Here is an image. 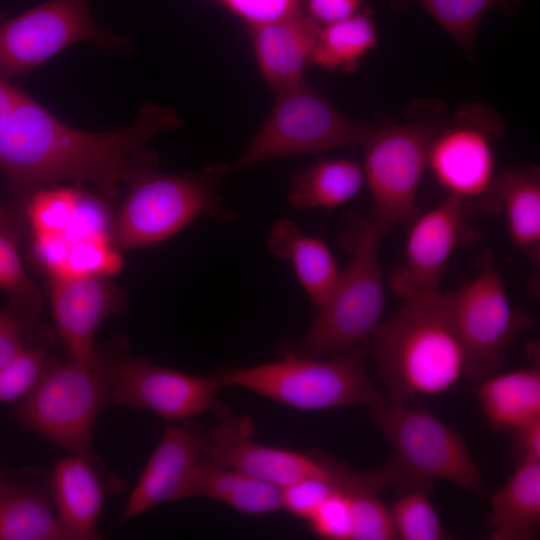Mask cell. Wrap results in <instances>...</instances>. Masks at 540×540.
I'll return each instance as SVG.
<instances>
[{"label": "cell", "instance_id": "obj_12", "mask_svg": "<svg viewBox=\"0 0 540 540\" xmlns=\"http://www.w3.org/2000/svg\"><path fill=\"white\" fill-rule=\"evenodd\" d=\"M452 293L453 312L466 353L465 378L481 381L502 363L522 317L504 279L487 258L477 274Z\"/></svg>", "mask_w": 540, "mask_h": 540}, {"label": "cell", "instance_id": "obj_35", "mask_svg": "<svg viewBox=\"0 0 540 540\" xmlns=\"http://www.w3.org/2000/svg\"><path fill=\"white\" fill-rule=\"evenodd\" d=\"M319 537L351 540L352 516L349 492L338 491L325 500L306 520Z\"/></svg>", "mask_w": 540, "mask_h": 540}, {"label": "cell", "instance_id": "obj_1", "mask_svg": "<svg viewBox=\"0 0 540 540\" xmlns=\"http://www.w3.org/2000/svg\"><path fill=\"white\" fill-rule=\"evenodd\" d=\"M183 124L171 108L148 103L122 129L92 133L58 120L25 92L0 123V170L20 210L36 190L63 181L88 183L115 198L121 187L156 169L158 156L145 145Z\"/></svg>", "mask_w": 540, "mask_h": 540}, {"label": "cell", "instance_id": "obj_3", "mask_svg": "<svg viewBox=\"0 0 540 540\" xmlns=\"http://www.w3.org/2000/svg\"><path fill=\"white\" fill-rule=\"evenodd\" d=\"M369 409L394 451L383 468L389 487L399 493H430L434 481L444 480L477 496L488 495L465 440L436 415L386 393Z\"/></svg>", "mask_w": 540, "mask_h": 540}, {"label": "cell", "instance_id": "obj_21", "mask_svg": "<svg viewBox=\"0 0 540 540\" xmlns=\"http://www.w3.org/2000/svg\"><path fill=\"white\" fill-rule=\"evenodd\" d=\"M267 246L277 257L292 262L312 305L320 309L328 300L340 274L325 241L303 234L293 221L282 219L272 226Z\"/></svg>", "mask_w": 540, "mask_h": 540}, {"label": "cell", "instance_id": "obj_30", "mask_svg": "<svg viewBox=\"0 0 540 540\" xmlns=\"http://www.w3.org/2000/svg\"><path fill=\"white\" fill-rule=\"evenodd\" d=\"M83 193L76 187H44L32 193L20 215L36 232H67L81 203Z\"/></svg>", "mask_w": 540, "mask_h": 540}, {"label": "cell", "instance_id": "obj_29", "mask_svg": "<svg viewBox=\"0 0 540 540\" xmlns=\"http://www.w3.org/2000/svg\"><path fill=\"white\" fill-rule=\"evenodd\" d=\"M24 232L0 224V290L9 296V304L37 319L41 295L27 275L19 251L18 240Z\"/></svg>", "mask_w": 540, "mask_h": 540}, {"label": "cell", "instance_id": "obj_4", "mask_svg": "<svg viewBox=\"0 0 540 540\" xmlns=\"http://www.w3.org/2000/svg\"><path fill=\"white\" fill-rule=\"evenodd\" d=\"M386 233L370 214L348 221L343 242L351 259L309 330L289 353L330 358L368 339L385 304L379 250Z\"/></svg>", "mask_w": 540, "mask_h": 540}, {"label": "cell", "instance_id": "obj_20", "mask_svg": "<svg viewBox=\"0 0 540 540\" xmlns=\"http://www.w3.org/2000/svg\"><path fill=\"white\" fill-rule=\"evenodd\" d=\"M504 211L514 247L540 259V172L538 167L506 169L496 175L486 209Z\"/></svg>", "mask_w": 540, "mask_h": 540}, {"label": "cell", "instance_id": "obj_40", "mask_svg": "<svg viewBox=\"0 0 540 540\" xmlns=\"http://www.w3.org/2000/svg\"><path fill=\"white\" fill-rule=\"evenodd\" d=\"M515 455L520 461H540V418L509 433Z\"/></svg>", "mask_w": 540, "mask_h": 540}, {"label": "cell", "instance_id": "obj_25", "mask_svg": "<svg viewBox=\"0 0 540 540\" xmlns=\"http://www.w3.org/2000/svg\"><path fill=\"white\" fill-rule=\"evenodd\" d=\"M363 168L347 159H322L296 173L288 202L299 209L335 208L352 199L364 183Z\"/></svg>", "mask_w": 540, "mask_h": 540}, {"label": "cell", "instance_id": "obj_19", "mask_svg": "<svg viewBox=\"0 0 540 540\" xmlns=\"http://www.w3.org/2000/svg\"><path fill=\"white\" fill-rule=\"evenodd\" d=\"M51 490L68 540L99 539L97 522L104 494L91 460L72 454L59 461L51 476Z\"/></svg>", "mask_w": 540, "mask_h": 540}, {"label": "cell", "instance_id": "obj_11", "mask_svg": "<svg viewBox=\"0 0 540 540\" xmlns=\"http://www.w3.org/2000/svg\"><path fill=\"white\" fill-rule=\"evenodd\" d=\"M504 132L500 117L476 103L446 119L428 151V166L448 195L486 208L496 178L494 142Z\"/></svg>", "mask_w": 540, "mask_h": 540}, {"label": "cell", "instance_id": "obj_18", "mask_svg": "<svg viewBox=\"0 0 540 540\" xmlns=\"http://www.w3.org/2000/svg\"><path fill=\"white\" fill-rule=\"evenodd\" d=\"M249 27L259 69L273 94L304 82L320 25L300 11Z\"/></svg>", "mask_w": 540, "mask_h": 540}, {"label": "cell", "instance_id": "obj_10", "mask_svg": "<svg viewBox=\"0 0 540 540\" xmlns=\"http://www.w3.org/2000/svg\"><path fill=\"white\" fill-rule=\"evenodd\" d=\"M81 42L92 43L104 52L131 47L126 37L99 27L87 0L45 1L0 27V78L21 77Z\"/></svg>", "mask_w": 540, "mask_h": 540}, {"label": "cell", "instance_id": "obj_31", "mask_svg": "<svg viewBox=\"0 0 540 540\" xmlns=\"http://www.w3.org/2000/svg\"><path fill=\"white\" fill-rule=\"evenodd\" d=\"M389 508L397 538L402 540L450 539L425 490L399 493Z\"/></svg>", "mask_w": 540, "mask_h": 540}, {"label": "cell", "instance_id": "obj_42", "mask_svg": "<svg viewBox=\"0 0 540 540\" xmlns=\"http://www.w3.org/2000/svg\"><path fill=\"white\" fill-rule=\"evenodd\" d=\"M0 224L14 227L16 229L21 230L22 232H24L25 230V223H24L23 218L14 210H9L5 208L1 203H0Z\"/></svg>", "mask_w": 540, "mask_h": 540}, {"label": "cell", "instance_id": "obj_24", "mask_svg": "<svg viewBox=\"0 0 540 540\" xmlns=\"http://www.w3.org/2000/svg\"><path fill=\"white\" fill-rule=\"evenodd\" d=\"M191 497L216 500L247 515L283 510L282 488L202 458L185 491L184 499Z\"/></svg>", "mask_w": 540, "mask_h": 540}, {"label": "cell", "instance_id": "obj_9", "mask_svg": "<svg viewBox=\"0 0 540 540\" xmlns=\"http://www.w3.org/2000/svg\"><path fill=\"white\" fill-rule=\"evenodd\" d=\"M275 99L251 143L230 166L231 173L290 155L348 145L363 147L376 127L344 115L305 82L275 95Z\"/></svg>", "mask_w": 540, "mask_h": 540}, {"label": "cell", "instance_id": "obj_43", "mask_svg": "<svg viewBox=\"0 0 540 540\" xmlns=\"http://www.w3.org/2000/svg\"><path fill=\"white\" fill-rule=\"evenodd\" d=\"M9 488L10 487L7 485L3 474L0 472V500L9 490Z\"/></svg>", "mask_w": 540, "mask_h": 540}, {"label": "cell", "instance_id": "obj_33", "mask_svg": "<svg viewBox=\"0 0 540 540\" xmlns=\"http://www.w3.org/2000/svg\"><path fill=\"white\" fill-rule=\"evenodd\" d=\"M51 361L46 346H27L0 368V402L25 397L39 382Z\"/></svg>", "mask_w": 540, "mask_h": 540}, {"label": "cell", "instance_id": "obj_26", "mask_svg": "<svg viewBox=\"0 0 540 540\" xmlns=\"http://www.w3.org/2000/svg\"><path fill=\"white\" fill-rule=\"evenodd\" d=\"M377 29L371 10L320 26L309 64L329 71H352L376 46Z\"/></svg>", "mask_w": 540, "mask_h": 540}, {"label": "cell", "instance_id": "obj_23", "mask_svg": "<svg viewBox=\"0 0 540 540\" xmlns=\"http://www.w3.org/2000/svg\"><path fill=\"white\" fill-rule=\"evenodd\" d=\"M479 382L477 400L494 431L511 433L540 418L538 365L491 374Z\"/></svg>", "mask_w": 540, "mask_h": 540}, {"label": "cell", "instance_id": "obj_8", "mask_svg": "<svg viewBox=\"0 0 540 540\" xmlns=\"http://www.w3.org/2000/svg\"><path fill=\"white\" fill-rule=\"evenodd\" d=\"M446 119L441 102L417 101L404 122L376 125L363 146L362 168L373 201L370 215L385 232L418 215L416 199L429 147Z\"/></svg>", "mask_w": 540, "mask_h": 540}, {"label": "cell", "instance_id": "obj_15", "mask_svg": "<svg viewBox=\"0 0 540 540\" xmlns=\"http://www.w3.org/2000/svg\"><path fill=\"white\" fill-rule=\"evenodd\" d=\"M472 206L453 196L417 215L405 245L403 262L389 276V286L402 298L436 290L452 255L481 239L470 224Z\"/></svg>", "mask_w": 540, "mask_h": 540}, {"label": "cell", "instance_id": "obj_16", "mask_svg": "<svg viewBox=\"0 0 540 540\" xmlns=\"http://www.w3.org/2000/svg\"><path fill=\"white\" fill-rule=\"evenodd\" d=\"M53 319L68 356L85 360L98 350L95 337L103 320L123 308V297L109 277L84 274L50 280Z\"/></svg>", "mask_w": 540, "mask_h": 540}, {"label": "cell", "instance_id": "obj_27", "mask_svg": "<svg viewBox=\"0 0 540 540\" xmlns=\"http://www.w3.org/2000/svg\"><path fill=\"white\" fill-rule=\"evenodd\" d=\"M524 0H389L394 13L420 5L470 56L474 55L480 23L489 10L514 15Z\"/></svg>", "mask_w": 540, "mask_h": 540}, {"label": "cell", "instance_id": "obj_41", "mask_svg": "<svg viewBox=\"0 0 540 540\" xmlns=\"http://www.w3.org/2000/svg\"><path fill=\"white\" fill-rule=\"evenodd\" d=\"M23 92L7 80L0 78V123L13 110Z\"/></svg>", "mask_w": 540, "mask_h": 540}, {"label": "cell", "instance_id": "obj_14", "mask_svg": "<svg viewBox=\"0 0 540 540\" xmlns=\"http://www.w3.org/2000/svg\"><path fill=\"white\" fill-rule=\"evenodd\" d=\"M219 389L214 376L197 377L121 353L115 355L112 366L109 404L183 420L224 409L215 396Z\"/></svg>", "mask_w": 540, "mask_h": 540}, {"label": "cell", "instance_id": "obj_13", "mask_svg": "<svg viewBox=\"0 0 540 540\" xmlns=\"http://www.w3.org/2000/svg\"><path fill=\"white\" fill-rule=\"evenodd\" d=\"M216 425L202 430L201 458L285 488L311 477H331L347 467L325 456L269 446L253 439L254 423L227 408L216 413Z\"/></svg>", "mask_w": 540, "mask_h": 540}, {"label": "cell", "instance_id": "obj_7", "mask_svg": "<svg viewBox=\"0 0 540 540\" xmlns=\"http://www.w3.org/2000/svg\"><path fill=\"white\" fill-rule=\"evenodd\" d=\"M115 355L98 346L85 360H52L36 386L19 400L15 417L52 443L92 461L94 426L109 404Z\"/></svg>", "mask_w": 540, "mask_h": 540}, {"label": "cell", "instance_id": "obj_38", "mask_svg": "<svg viewBox=\"0 0 540 540\" xmlns=\"http://www.w3.org/2000/svg\"><path fill=\"white\" fill-rule=\"evenodd\" d=\"M99 233H110L104 208L91 197L83 194L78 211L67 229L71 241Z\"/></svg>", "mask_w": 540, "mask_h": 540}, {"label": "cell", "instance_id": "obj_6", "mask_svg": "<svg viewBox=\"0 0 540 540\" xmlns=\"http://www.w3.org/2000/svg\"><path fill=\"white\" fill-rule=\"evenodd\" d=\"M366 339L330 358L292 353L277 362L223 369L214 375L220 388L236 386L302 411L356 405L373 406L382 393L366 371Z\"/></svg>", "mask_w": 540, "mask_h": 540}, {"label": "cell", "instance_id": "obj_17", "mask_svg": "<svg viewBox=\"0 0 540 540\" xmlns=\"http://www.w3.org/2000/svg\"><path fill=\"white\" fill-rule=\"evenodd\" d=\"M201 456V429L193 424L167 427L127 500L123 520L162 503L184 499Z\"/></svg>", "mask_w": 540, "mask_h": 540}, {"label": "cell", "instance_id": "obj_28", "mask_svg": "<svg viewBox=\"0 0 540 540\" xmlns=\"http://www.w3.org/2000/svg\"><path fill=\"white\" fill-rule=\"evenodd\" d=\"M0 540H68L41 495L9 488L0 500Z\"/></svg>", "mask_w": 540, "mask_h": 540}, {"label": "cell", "instance_id": "obj_39", "mask_svg": "<svg viewBox=\"0 0 540 540\" xmlns=\"http://www.w3.org/2000/svg\"><path fill=\"white\" fill-rule=\"evenodd\" d=\"M366 0H305L307 14L320 26L354 15Z\"/></svg>", "mask_w": 540, "mask_h": 540}, {"label": "cell", "instance_id": "obj_34", "mask_svg": "<svg viewBox=\"0 0 540 540\" xmlns=\"http://www.w3.org/2000/svg\"><path fill=\"white\" fill-rule=\"evenodd\" d=\"M377 491L361 489L349 492L351 502V540L397 539L390 510Z\"/></svg>", "mask_w": 540, "mask_h": 540}, {"label": "cell", "instance_id": "obj_37", "mask_svg": "<svg viewBox=\"0 0 540 540\" xmlns=\"http://www.w3.org/2000/svg\"><path fill=\"white\" fill-rule=\"evenodd\" d=\"M249 26L303 11L302 0H218Z\"/></svg>", "mask_w": 540, "mask_h": 540}, {"label": "cell", "instance_id": "obj_5", "mask_svg": "<svg viewBox=\"0 0 540 540\" xmlns=\"http://www.w3.org/2000/svg\"><path fill=\"white\" fill-rule=\"evenodd\" d=\"M231 174L217 162L197 172L165 174L148 171L128 187L111 228L112 245L129 250L161 242L201 215L232 222L236 213L219 189Z\"/></svg>", "mask_w": 540, "mask_h": 540}, {"label": "cell", "instance_id": "obj_2", "mask_svg": "<svg viewBox=\"0 0 540 540\" xmlns=\"http://www.w3.org/2000/svg\"><path fill=\"white\" fill-rule=\"evenodd\" d=\"M402 299L396 314L371 336L386 394L413 403L445 393L465 377L466 353L451 292L436 289Z\"/></svg>", "mask_w": 540, "mask_h": 540}, {"label": "cell", "instance_id": "obj_32", "mask_svg": "<svg viewBox=\"0 0 540 540\" xmlns=\"http://www.w3.org/2000/svg\"><path fill=\"white\" fill-rule=\"evenodd\" d=\"M360 481V472L347 468L331 477H311L282 488L283 510L304 519L338 491H350Z\"/></svg>", "mask_w": 540, "mask_h": 540}, {"label": "cell", "instance_id": "obj_36", "mask_svg": "<svg viewBox=\"0 0 540 540\" xmlns=\"http://www.w3.org/2000/svg\"><path fill=\"white\" fill-rule=\"evenodd\" d=\"M35 323L36 319L10 304L0 310V368L30 345L28 334Z\"/></svg>", "mask_w": 540, "mask_h": 540}, {"label": "cell", "instance_id": "obj_22", "mask_svg": "<svg viewBox=\"0 0 540 540\" xmlns=\"http://www.w3.org/2000/svg\"><path fill=\"white\" fill-rule=\"evenodd\" d=\"M492 540H530L540 530V461H520L508 481L489 495Z\"/></svg>", "mask_w": 540, "mask_h": 540}]
</instances>
